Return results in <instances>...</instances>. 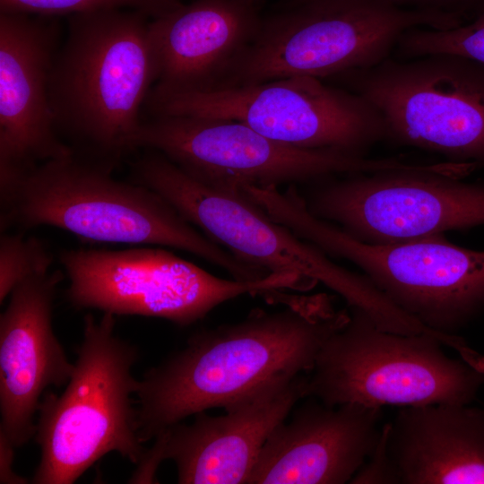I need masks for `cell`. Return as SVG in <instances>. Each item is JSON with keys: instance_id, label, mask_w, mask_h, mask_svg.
Returning a JSON list of instances; mask_svg holds the SVG:
<instances>
[{"instance_id": "11", "label": "cell", "mask_w": 484, "mask_h": 484, "mask_svg": "<svg viewBox=\"0 0 484 484\" xmlns=\"http://www.w3.org/2000/svg\"><path fill=\"white\" fill-rule=\"evenodd\" d=\"M134 145L136 150L162 153L203 183L229 189L244 185L278 187L400 167L394 158L297 148L238 121L199 116H149L142 122Z\"/></svg>"}, {"instance_id": "16", "label": "cell", "mask_w": 484, "mask_h": 484, "mask_svg": "<svg viewBox=\"0 0 484 484\" xmlns=\"http://www.w3.org/2000/svg\"><path fill=\"white\" fill-rule=\"evenodd\" d=\"M59 271L31 275L11 292L0 316V433L14 447L34 436L44 391L71 378V363L53 331Z\"/></svg>"}, {"instance_id": "5", "label": "cell", "mask_w": 484, "mask_h": 484, "mask_svg": "<svg viewBox=\"0 0 484 484\" xmlns=\"http://www.w3.org/2000/svg\"><path fill=\"white\" fill-rule=\"evenodd\" d=\"M464 22L390 0H313L263 16L257 36L216 88L367 69L389 58L411 29L447 30Z\"/></svg>"}, {"instance_id": "8", "label": "cell", "mask_w": 484, "mask_h": 484, "mask_svg": "<svg viewBox=\"0 0 484 484\" xmlns=\"http://www.w3.org/2000/svg\"><path fill=\"white\" fill-rule=\"evenodd\" d=\"M149 116L185 115L241 122L277 143L367 156L386 140L384 119L362 95L311 76L203 91L151 90Z\"/></svg>"}, {"instance_id": "23", "label": "cell", "mask_w": 484, "mask_h": 484, "mask_svg": "<svg viewBox=\"0 0 484 484\" xmlns=\"http://www.w3.org/2000/svg\"><path fill=\"white\" fill-rule=\"evenodd\" d=\"M313 0H279L275 11L285 10ZM404 8L454 14L466 22L484 13V0H390Z\"/></svg>"}, {"instance_id": "15", "label": "cell", "mask_w": 484, "mask_h": 484, "mask_svg": "<svg viewBox=\"0 0 484 484\" xmlns=\"http://www.w3.org/2000/svg\"><path fill=\"white\" fill-rule=\"evenodd\" d=\"M61 35L57 16L0 13V189L73 154L56 130L48 94Z\"/></svg>"}, {"instance_id": "17", "label": "cell", "mask_w": 484, "mask_h": 484, "mask_svg": "<svg viewBox=\"0 0 484 484\" xmlns=\"http://www.w3.org/2000/svg\"><path fill=\"white\" fill-rule=\"evenodd\" d=\"M381 407L328 406L314 399L265 442L248 483L350 482L377 445Z\"/></svg>"}, {"instance_id": "22", "label": "cell", "mask_w": 484, "mask_h": 484, "mask_svg": "<svg viewBox=\"0 0 484 484\" xmlns=\"http://www.w3.org/2000/svg\"><path fill=\"white\" fill-rule=\"evenodd\" d=\"M52 255L34 237L1 233L0 238V302L28 277L49 272Z\"/></svg>"}, {"instance_id": "4", "label": "cell", "mask_w": 484, "mask_h": 484, "mask_svg": "<svg viewBox=\"0 0 484 484\" xmlns=\"http://www.w3.org/2000/svg\"><path fill=\"white\" fill-rule=\"evenodd\" d=\"M115 315L83 318L74 369L61 394L46 393L38 408L40 449L34 484H72L108 453L135 466L146 449L136 425L137 348L115 333Z\"/></svg>"}, {"instance_id": "19", "label": "cell", "mask_w": 484, "mask_h": 484, "mask_svg": "<svg viewBox=\"0 0 484 484\" xmlns=\"http://www.w3.org/2000/svg\"><path fill=\"white\" fill-rule=\"evenodd\" d=\"M403 406L388 423L387 451L402 484H484V410Z\"/></svg>"}, {"instance_id": "3", "label": "cell", "mask_w": 484, "mask_h": 484, "mask_svg": "<svg viewBox=\"0 0 484 484\" xmlns=\"http://www.w3.org/2000/svg\"><path fill=\"white\" fill-rule=\"evenodd\" d=\"M1 231L49 226L102 243L155 245L193 254L238 281L262 270L189 223L163 197L74 155L42 162L0 190Z\"/></svg>"}, {"instance_id": "25", "label": "cell", "mask_w": 484, "mask_h": 484, "mask_svg": "<svg viewBox=\"0 0 484 484\" xmlns=\"http://www.w3.org/2000/svg\"><path fill=\"white\" fill-rule=\"evenodd\" d=\"M12 443L0 433V483L23 484L29 481L13 470V449Z\"/></svg>"}, {"instance_id": "21", "label": "cell", "mask_w": 484, "mask_h": 484, "mask_svg": "<svg viewBox=\"0 0 484 484\" xmlns=\"http://www.w3.org/2000/svg\"><path fill=\"white\" fill-rule=\"evenodd\" d=\"M183 4L181 0H0V13L60 17L99 10L131 9L155 19Z\"/></svg>"}, {"instance_id": "14", "label": "cell", "mask_w": 484, "mask_h": 484, "mask_svg": "<svg viewBox=\"0 0 484 484\" xmlns=\"http://www.w3.org/2000/svg\"><path fill=\"white\" fill-rule=\"evenodd\" d=\"M307 377L298 375L273 384L226 409L220 416L201 411L158 434L129 481L154 483L159 465L171 460L181 484L248 483L272 432L306 396Z\"/></svg>"}, {"instance_id": "12", "label": "cell", "mask_w": 484, "mask_h": 484, "mask_svg": "<svg viewBox=\"0 0 484 484\" xmlns=\"http://www.w3.org/2000/svg\"><path fill=\"white\" fill-rule=\"evenodd\" d=\"M317 181L303 200L315 217L363 242L390 244L484 225V182L427 169Z\"/></svg>"}, {"instance_id": "26", "label": "cell", "mask_w": 484, "mask_h": 484, "mask_svg": "<svg viewBox=\"0 0 484 484\" xmlns=\"http://www.w3.org/2000/svg\"><path fill=\"white\" fill-rule=\"evenodd\" d=\"M259 1H262V0H259Z\"/></svg>"}, {"instance_id": "2", "label": "cell", "mask_w": 484, "mask_h": 484, "mask_svg": "<svg viewBox=\"0 0 484 484\" xmlns=\"http://www.w3.org/2000/svg\"><path fill=\"white\" fill-rule=\"evenodd\" d=\"M151 18L108 9L68 16L48 82L55 127L75 157L113 170L135 151L158 79Z\"/></svg>"}, {"instance_id": "1", "label": "cell", "mask_w": 484, "mask_h": 484, "mask_svg": "<svg viewBox=\"0 0 484 484\" xmlns=\"http://www.w3.org/2000/svg\"><path fill=\"white\" fill-rule=\"evenodd\" d=\"M285 307L193 334L182 350L138 380L136 425L143 443L186 418L225 410L266 387L311 371L327 338L349 314L320 296L281 293Z\"/></svg>"}, {"instance_id": "10", "label": "cell", "mask_w": 484, "mask_h": 484, "mask_svg": "<svg viewBox=\"0 0 484 484\" xmlns=\"http://www.w3.org/2000/svg\"><path fill=\"white\" fill-rule=\"evenodd\" d=\"M59 260L69 281L66 298L75 308L158 317L180 326L238 296L303 285V278L293 272L258 281L219 278L161 247L69 249Z\"/></svg>"}, {"instance_id": "24", "label": "cell", "mask_w": 484, "mask_h": 484, "mask_svg": "<svg viewBox=\"0 0 484 484\" xmlns=\"http://www.w3.org/2000/svg\"><path fill=\"white\" fill-rule=\"evenodd\" d=\"M388 424L382 427V434L375 449L350 481L356 484H397L398 474L387 451Z\"/></svg>"}, {"instance_id": "9", "label": "cell", "mask_w": 484, "mask_h": 484, "mask_svg": "<svg viewBox=\"0 0 484 484\" xmlns=\"http://www.w3.org/2000/svg\"><path fill=\"white\" fill-rule=\"evenodd\" d=\"M381 114L386 140L484 166V65L454 54L387 58L335 76Z\"/></svg>"}, {"instance_id": "13", "label": "cell", "mask_w": 484, "mask_h": 484, "mask_svg": "<svg viewBox=\"0 0 484 484\" xmlns=\"http://www.w3.org/2000/svg\"><path fill=\"white\" fill-rule=\"evenodd\" d=\"M133 181L163 197L189 223L238 259L270 273L294 272L341 294L357 274L272 220L240 189L203 183L146 149L130 165Z\"/></svg>"}, {"instance_id": "20", "label": "cell", "mask_w": 484, "mask_h": 484, "mask_svg": "<svg viewBox=\"0 0 484 484\" xmlns=\"http://www.w3.org/2000/svg\"><path fill=\"white\" fill-rule=\"evenodd\" d=\"M395 52L399 59L454 54L484 65V13L452 29H411L400 38Z\"/></svg>"}, {"instance_id": "7", "label": "cell", "mask_w": 484, "mask_h": 484, "mask_svg": "<svg viewBox=\"0 0 484 484\" xmlns=\"http://www.w3.org/2000/svg\"><path fill=\"white\" fill-rule=\"evenodd\" d=\"M350 309L319 350L306 396L328 406L369 407L470 404L476 398L484 372L447 356L442 337L385 330L362 308Z\"/></svg>"}, {"instance_id": "6", "label": "cell", "mask_w": 484, "mask_h": 484, "mask_svg": "<svg viewBox=\"0 0 484 484\" xmlns=\"http://www.w3.org/2000/svg\"><path fill=\"white\" fill-rule=\"evenodd\" d=\"M272 213L326 255L357 265L390 303L428 330L451 336L484 312V251L443 235L363 242L313 215L298 194L279 198Z\"/></svg>"}, {"instance_id": "18", "label": "cell", "mask_w": 484, "mask_h": 484, "mask_svg": "<svg viewBox=\"0 0 484 484\" xmlns=\"http://www.w3.org/2000/svg\"><path fill=\"white\" fill-rule=\"evenodd\" d=\"M259 0H194L150 22L158 60L153 90L214 89L261 27Z\"/></svg>"}]
</instances>
